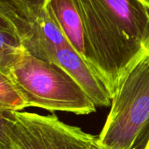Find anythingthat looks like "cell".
Listing matches in <instances>:
<instances>
[{"mask_svg": "<svg viewBox=\"0 0 149 149\" xmlns=\"http://www.w3.org/2000/svg\"><path fill=\"white\" fill-rule=\"evenodd\" d=\"M85 37V61L112 99L120 82L149 56V0H73Z\"/></svg>", "mask_w": 149, "mask_h": 149, "instance_id": "1", "label": "cell"}, {"mask_svg": "<svg viewBox=\"0 0 149 149\" xmlns=\"http://www.w3.org/2000/svg\"><path fill=\"white\" fill-rule=\"evenodd\" d=\"M10 79L26 103L50 112L86 115L96 111L82 86L61 67L26 51L11 72Z\"/></svg>", "mask_w": 149, "mask_h": 149, "instance_id": "2", "label": "cell"}, {"mask_svg": "<svg viewBox=\"0 0 149 149\" xmlns=\"http://www.w3.org/2000/svg\"><path fill=\"white\" fill-rule=\"evenodd\" d=\"M149 138V56L120 82L99 135L100 145L112 149H138Z\"/></svg>", "mask_w": 149, "mask_h": 149, "instance_id": "3", "label": "cell"}, {"mask_svg": "<svg viewBox=\"0 0 149 149\" xmlns=\"http://www.w3.org/2000/svg\"><path fill=\"white\" fill-rule=\"evenodd\" d=\"M11 149H91L97 137L62 122L56 115L15 111Z\"/></svg>", "mask_w": 149, "mask_h": 149, "instance_id": "4", "label": "cell"}, {"mask_svg": "<svg viewBox=\"0 0 149 149\" xmlns=\"http://www.w3.org/2000/svg\"><path fill=\"white\" fill-rule=\"evenodd\" d=\"M33 57L54 63L66 71L86 92L96 107L111 106L112 97L106 86L68 42L48 46Z\"/></svg>", "mask_w": 149, "mask_h": 149, "instance_id": "5", "label": "cell"}, {"mask_svg": "<svg viewBox=\"0 0 149 149\" xmlns=\"http://www.w3.org/2000/svg\"><path fill=\"white\" fill-rule=\"evenodd\" d=\"M47 9L69 45L85 60L84 30L74 1L51 0Z\"/></svg>", "mask_w": 149, "mask_h": 149, "instance_id": "6", "label": "cell"}, {"mask_svg": "<svg viewBox=\"0 0 149 149\" xmlns=\"http://www.w3.org/2000/svg\"><path fill=\"white\" fill-rule=\"evenodd\" d=\"M51 0H0V12L11 23L14 29L20 23L37 18L47 9Z\"/></svg>", "mask_w": 149, "mask_h": 149, "instance_id": "7", "label": "cell"}, {"mask_svg": "<svg viewBox=\"0 0 149 149\" xmlns=\"http://www.w3.org/2000/svg\"><path fill=\"white\" fill-rule=\"evenodd\" d=\"M25 51L17 34L0 31V72L10 78L11 70Z\"/></svg>", "mask_w": 149, "mask_h": 149, "instance_id": "8", "label": "cell"}, {"mask_svg": "<svg viewBox=\"0 0 149 149\" xmlns=\"http://www.w3.org/2000/svg\"><path fill=\"white\" fill-rule=\"evenodd\" d=\"M25 107L26 103L12 80L0 72V110L21 111Z\"/></svg>", "mask_w": 149, "mask_h": 149, "instance_id": "9", "label": "cell"}, {"mask_svg": "<svg viewBox=\"0 0 149 149\" xmlns=\"http://www.w3.org/2000/svg\"><path fill=\"white\" fill-rule=\"evenodd\" d=\"M15 121V111L0 110V149H11L10 129Z\"/></svg>", "mask_w": 149, "mask_h": 149, "instance_id": "10", "label": "cell"}, {"mask_svg": "<svg viewBox=\"0 0 149 149\" xmlns=\"http://www.w3.org/2000/svg\"><path fill=\"white\" fill-rule=\"evenodd\" d=\"M0 31H9L12 33H16V31L11 24V23L0 12Z\"/></svg>", "mask_w": 149, "mask_h": 149, "instance_id": "11", "label": "cell"}, {"mask_svg": "<svg viewBox=\"0 0 149 149\" xmlns=\"http://www.w3.org/2000/svg\"><path fill=\"white\" fill-rule=\"evenodd\" d=\"M91 149H112V148H106V147H104V146L100 145V144L98 143L97 140V141L94 143V145H93V147H92V148Z\"/></svg>", "mask_w": 149, "mask_h": 149, "instance_id": "12", "label": "cell"}, {"mask_svg": "<svg viewBox=\"0 0 149 149\" xmlns=\"http://www.w3.org/2000/svg\"><path fill=\"white\" fill-rule=\"evenodd\" d=\"M143 149H149V138L148 140L147 141V142H146V144H145V147H144V148Z\"/></svg>", "mask_w": 149, "mask_h": 149, "instance_id": "13", "label": "cell"}]
</instances>
